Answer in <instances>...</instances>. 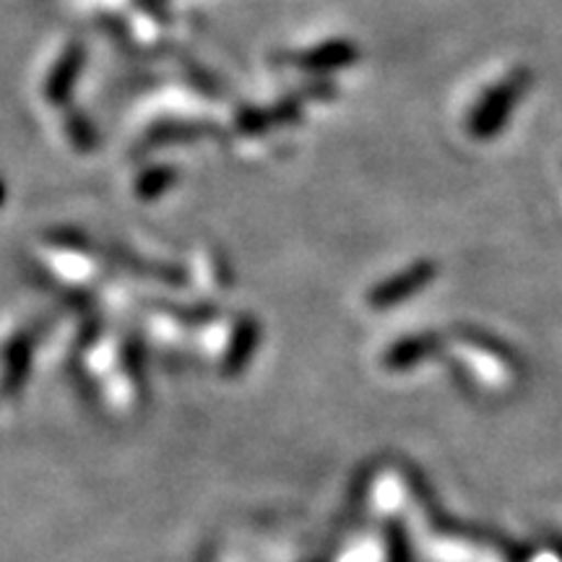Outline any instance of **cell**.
<instances>
[{
	"instance_id": "cell-1",
	"label": "cell",
	"mask_w": 562,
	"mask_h": 562,
	"mask_svg": "<svg viewBox=\"0 0 562 562\" xmlns=\"http://www.w3.org/2000/svg\"><path fill=\"white\" fill-rule=\"evenodd\" d=\"M524 89H526V76L521 74V76H513L510 81H505L497 91H492L487 102L482 104V110H476L472 121V131L476 136H490V133L501 128L505 117H508V112L513 110V102H516V97L521 94Z\"/></svg>"
},
{
	"instance_id": "cell-2",
	"label": "cell",
	"mask_w": 562,
	"mask_h": 562,
	"mask_svg": "<svg viewBox=\"0 0 562 562\" xmlns=\"http://www.w3.org/2000/svg\"><path fill=\"white\" fill-rule=\"evenodd\" d=\"M432 279V266H414L409 269V273H404V277L398 279H391L389 284L381 286L378 292H383V300L385 302H393V300H402L406 294H412L414 290H419L422 284H427V281Z\"/></svg>"
}]
</instances>
